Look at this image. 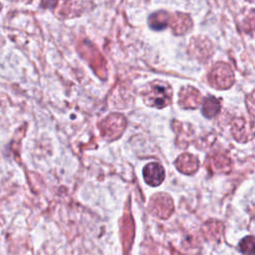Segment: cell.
Returning <instances> with one entry per match:
<instances>
[{
  "mask_svg": "<svg viewBox=\"0 0 255 255\" xmlns=\"http://www.w3.org/2000/svg\"><path fill=\"white\" fill-rule=\"evenodd\" d=\"M170 20V15L165 11H158L150 15L148 19V25L153 30L164 29Z\"/></svg>",
  "mask_w": 255,
  "mask_h": 255,
  "instance_id": "obj_7",
  "label": "cell"
},
{
  "mask_svg": "<svg viewBox=\"0 0 255 255\" xmlns=\"http://www.w3.org/2000/svg\"><path fill=\"white\" fill-rule=\"evenodd\" d=\"M142 175L148 185L157 186L164 179V169L158 162H150L143 167Z\"/></svg>",
  "mask_w": 255,
  "mask_h": 255,
  "instance_id": "obj_4",
  "label": "cell"
},
{
  "mask_svg": "<svg viewBox=\"0 0 255 255\" xmlns=\"http://www.w3.org/2000/svg\"><path fill=\"white\" fill-rule=\"evenodd\" d=\"M210 85L215 89H227L234 83V75L231 68L225 63H217L208 75Z\"/></svg>",
  "mask_w": 255,
  "mask_h": 255,
  "instance_id": "obj_2",
  "label": "cell"
},
{
  "mask_svg": "<svg viewBox=\"0 0 255 255\" xmlns=\"http://www.w3.org/2000/svg\"><path fill=\"white\" fill-rule=\"evenodd\" d=\"M239 251L244 255H255V237L245 236L238 244Z\"/></svg>",
  "mask_w": 255,
  "mask_h": 255,
  "instance_id": "obj_10",
  "label": "cell"
},
{
  "mask_svg": "<svg viewBox=\"0 0 255 255\" xmlns=\"http://www.w3.org/2000/svg\"><path fill=\"white\" fill-rule=\"evenodd\" d=\"M177 168L185 173H191L197 169L198 161L197 158L189 153L181 154L175 161Z\"/></svg>",
  "mask_w": 255,
  "mask_h": 255,
  "instance_id": "obj_6",
  "label": "cell"
},
{
  "mask_svg": "<svg viewBox=\"0 0 255 255\" xmlns=\"http://www.w3.org/2000/svg\"><path fill=\"white\" fill-rule=\"evenodd\" d=\"M220 110V102L212 96L203 99L202 102V114L204 117L210 119L215 117Z\"/></svg>",
  "mask_w": 255,
  "mask_h": 255,
  "instance_id": "obj_8",
  "label": "cell"
},
{
  "mask_svg": "<svg viewBox=\"0 0 255 255\" xmlns=\"http://www.w3.org/2000/svg\"><path fill=\"white\" fill-rule=\"evenodd\" d=\"M172 90L170 86L163 81L155 80L148 83L142 91V99L148 107L157 109L164 108L170 104Z\"/></svg>",
  "mask_w": 255,
  "mask_h": 255,
  "instance_id": "obj_1",
  "label": "cell"
},
{
  "mask_svg": "<svg viewBox=\"0 0 255 255\" xmlns=\"http://www.w3.org/2000/svg\"><path fill=\"white\" fill-rule=\"evenodd\" d=\"M202 102L203 99L198 90L190 86H186L181 89L178 103L184 109H196Z\"/></svg>",
  "mask_w": 255,
  "mask_h": 255,
  "instance_id": "obj_3",
  "label": "cell"
},
{
  "mask_svg": "<svg viewBox=\"0 0 255 255\" xmlns=\"http://www.w3.org/2000/svg\"><path fill=\"white\" fill-rule=\"evenodd\" d=\"M202 48H211V44L204 38H194L190 42V51L194 54L196 58L207 59V57L202 52Z\"/></svg>",
  "mask_w": 255,
  "mask_h": 255,
  "instance_id": "obj_9",
  "label": "cell"
},
{
  "mask_svg": "<svg viewBox=\"0 0 255 255\" xmlns=\"http://www.w3.org/2000/svg\"><path fill=\"white\" fill-rule=\"evenodd\" d=\"M248 106H252V107H255V96L254 95H251L248 97ZM250 114H252L254 117H255V108H249L248 109Z\"/></svg>",
  "mask_w": 255,
  "mask_h": 255,
  "instance_id": "obj_11",
  "label": "cell"
},
{
  "mask_svg": "<svg viewBox=\"0 0 255 255\" xmlns=\"http://www.w3.org/2000/svg\"><path fill=\"white\" fill-rule=\"evenodd\" d=\"M169 24L175 34L181 35L191 28L192 21L188 15L176 13L173 16H170Z\"/></svg>",
  "mask_w": 255,
  "mask_h": 255,
  "instance_id": "obj_5",
  "label": "cell"
}]
</instances>
